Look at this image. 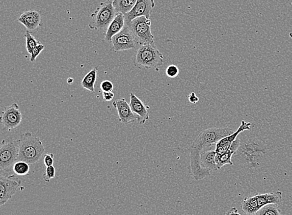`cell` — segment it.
I'll use <instances>...</instances> for the list:
<instances>
[{"instance_id": "34", "label": "cell", "mask_w": 292, "mask_h": 215, "mask_svg": "<svg viewBox=\"0 0 292 215\" xmlns=\"http://www.w3.org/2000/svg\"><path fill=\"white\" fill-rule=\"evenodd\" d=\"M73 82H74V79L72 78H69L67 79V83H68V84L71 85L73 84Z\"/></svg>"}, {"instance_id": "27", "label": "cell", "mask_w": 292, "mask_h": 215, "mask_svg": "<svg viewBox=\"0 0 292 215\" xmlns=\"http://www.w3.org/2000/svg\"><path fill=\"white\" fill-rule=\"evenodd\" d=\"M179 70L175 65H170L166 69V75L169 78H175L178 75Z\"/></svg>"}, {"instance_id": "8", "label": "cell", "mask_w": 292, "mask_h": 215, "mask_svg": "<svg viewBox=\"0 0 292 215\" xmlns=\"http://www.w3.org/2000/svg\"><path fill=\"white\" fill-rule=\"evenodd\" d=\"M111 43V51L117 53L136 49L137 42L130 28L125 25L120 32L112 38Z\"/></svg>"}, {"instance_id": "6", "label": "cell", "mask_w": 292, "mask_h": 215, "mask_svg": "<svg viewBox=\"0 0 292 215\" xmlns=\"http://www.w3.org/2000/svg\"><path fill=\"white\" fill-rule=\"evenodd\" d=\"M130 28L137 43L154 44V37L151 33V20L145 16L138 17L127 25Z\"/></svg>"}, {"instance_id": "33", "label": "cell", "mask_w": 292, "mask_h": 215, "mask_svg": "<svg viewBox=\"0 0 292 215\" xmlns=\"http://www.w3.org/2000/svg\"><path fill=\"white\" fill-rule=\"evenodd\" d=\"M225 215H241L238 213V211L236 207H233L227 212Z\"/></svg>"}, {"instance_id": "11", "label": "cell", "mask_w": 292, "mask_h": 215, "mask_svg": "<svg viewBox=\"0 0 292 215\" xmlns=\"http://www.w3.org/2000/svg\"><path fill=\"white\" fill-rule=\"evenodd\" d=\"M154 7V0H137L132 10L124 15L125 25L130 24L133 19L138 17L145 16L150 19Z\"/></svg>"}, {"instance_id": "3", "label": "cell", "mask_w": 292, "mask_h": 215, "mask_svg": "<svg viewBox=\"0 0 292 215\" xmlns=\"http://www.w3.org/2000/svg\"><path fill=\"white\" fill-rule=\"evenodd\" d=\"M18 161H24L29 164L37 163L43 156L45 148L43 143L32 132L22 134L18 140Z\"/></svg>"}, {"instance_id": "18", "label": "cell", "mask_w": 292, "mask_h": 215, "mask_svg": "<svg viewBox=\"0 0 292 215\" xmlns=\"http://www.w3.org/2000/svg\"><path fill=\"white\" fill-rule=\"evenodd\" d=\"M216 156L215 150L207 149L202 152L200 158L202 168L210 172L218 170L216 164Z\"/></svg>"}, {"instance_id": "1", "label": "cell", "mask_w": 292, "mask_h": 215, "mask_svg": "<svg viewBox=\"0 0 292 215\" xmlns=\"http://www.w3.org/2000/svg\"><path fill=\"white\" fill-rule=\"evenodd\" d=\"M234 129L229 128H210L204 130L194 140L190 148V172L194 179L199 181L210 176V171L202 168L201 154L205 150L217 144L221 139L234 132Z\"/></svg>"}, {"instance_id": "17", "label": "cell", "mask_w": 292, "mask_h": 215, "mask_svg": "<svg viewBox=\"0 0 292 215\" xmlns=\"http://www.w3.org/2000/svg\"><path fill=\"white\" fill-rule=\"evenodd\" d=\"M255 196L256 197L260 208L269 204L279 205L282 200V193L279 191L273 193L257 194Z\"/></svg>"}, {"instance_id": "32", "label": "cell", "mask_w": 292, "mask_h": 215, "mask_svg": "<svg viewBox=\"0 0 292 215\" xmlns=\"http://www.w3.org/2000/svg\"><path fill=\"white\" fill-rule=\"evenodd\" d=\"M188 99H189L190 102L193 104L197 103L199 101V98L196 96L195 93L193 92L190 93Z\"/></svg>"}, {"instance_id": "31", "label": "cell", "mask_w": 292, "mask_h": 215, "mask_svg": "<svg viewBox=\"0 0 292 215\" xmlns=\"http://www.w3.org/2000/svg\"><path fill=\"white\" fill-rule=\"evenodd\" d=\"M103 100L105 101H110L113 100L115 95L112 92H103L102 93Z\"/></svg>"}, {"instance_id": "24", "label": "cell", "mask_w": 292, "mask_h": 215, "mask_svg": "<svg viewBox=\"0 0 292 215\" xmlns=\"http://www.w3.org/2000/svg\"><path fill=\"white\" fill-rule=\"evenodd\" d=\"M255 215H281L277 205L269 204L260 208Z\"/></svg>"}, {"instance_id": "4", "label": "cell", "mask_w": 292, "mask_h": 215, "mask_svg": "<svg viewBox=\"0 0 292 215\" xmlns=\"http://www.w3.org/2000/svg\"><path fill=\"white\" fill-rule=\"evenodd\" d=\"M134 65L139 69H154L158 71L164 65V57L155 44L140 45L134 59Z\"/></svg>"}, {"instance_id": "21", "label": "cell", "mask_w": 292, "mask_h": 215, "mask_svg": "<svg viewBox=\"0 0 292 215\" xmlns=\"http://www.w3.org/2000/svg\"><path fill=\"white\" fill-rule=\"evenodd\" d=\"M98 67H94L84 77L81 86L84 89L95 93V84L97 80Z\"/></svg>"}, {"instance_id": "29", "label": "cell", "mask_w": 292, "mask_h": 215, "mask_svg": "<svg viewBox=\"0 0 292 215\" xmlns=\"http://www.w3.org/2000/svg\"><path fill=\"white\" fill-rule=\"evenodd\" d=\"M100 89L103 92H111L114 90V84L110 80H103L101 82Z\"/></svg>"}, {"instance_id": "5", "label": "cell", "mask_w": 292, "mask_h": 215, "mask_svg": "<svg viewBox=\"0 0 292 215\" xmlns=\"http://www.w3.org/2000/svg\"><path fill=\"white\" fill-rule=\"evenodd\" d=\"M117 14L113 6V0H106L101 3L91 15V20L89 24L90 29L107 30Z\"/></svg>"}, {"instance_id": "12", "label": "cell", "mask_w": 292, "mask_h": 215, "mask_svg": "<svg viewBox=\"0 0 292 215\" xmlns=\"http://www.w3.org/2000/svg\"><path fill=\"white\" fill-rule=\"evenodd\" d=\"M252 124L246 122L245 121H241V124L237 131L233 132L232 134L227 136V137L221 139L219 142L216 144V154H221L229 151L230 147L234 141L236 140L238 136L244 131H249L251 129Z\"/></svg>"}, {"instance_id": "22", "label": "cell", "mask_w": 292, "mask_h": 215, "mask_svg": "<svg viewBox=\"0 0 292 215\" xmlns=\"http://www.w3.org/2000/svg\"><path fill=\"white\" fill-rule=\"evenodd\" d=\"M235 153L234 152L229 149L226 152L221 154H216V164L217 166L218 169H221L226 164L233 165L232 158L234 156Z\"/></svg>"}, {"instance_id": "28", "label": "cell", "mask_w": 292, "mask_h": 215, "mask_svg": "<svg viewBox=\"0 0 292 215\" xmlns=\"http://www.w3.org/2000/svg\"><path fill=\"white\" fill-rule=\"evenodd\" d=\"M44 48L45 46L42 44H39L37 47L35 48V49H34L32 50V52L30 53V62H35L36 58H37L38 56L40 55L42 51H43Z\"/></svg>"}, {"instance_id": "30", "label": "cell", "mask_w": 292, "mask_h": 215, "mask_svg": "<svg viewBox=\"0 0 292 215\" xmlns=\"http://www.w3.org/2000/svg\"><path fill=\"white\" fill-rule=\"evenodd\" d=\"M54 154L52 153L46 154L44 155V164L46 168L53 166V164H54Z\"/></svg>"}, {"instance_id": "20", "label": "cell", "mask_w": 292, "mask_h": 215, "mask_svg": "<svg viewBox=\"0 0 292 215\" xmlns=\"http://www.w3.org/2000/svg\"><path fill=\"white\" fill-rule=\"evenodd\" d=\"M137 0H113V6L117 13L125 15L132 10Z\"/></svg>"}, {"instance_id": "25", "label": "cell", "mask_w": 292, "mask_h": 215, "mask_svg": "<svg viewBox=\"0 0 292 215\" xmlns=\"http://www.w3.org/2000/svg\"><path fill=\"white\" fill-rule=\"evenodd\" d=\"M24 38L26 42V50L28 53H31L32 50L41 44V42L36 40L35 37L30 33V31H26L25 33Z\"/></svg>"}, {"instance_id": "13", "label": "cell", "mask_w": 292, "mask_h": 215, "mask_svg": "<svg viewBox=\"0 0 292 215\" xmlns=\"http://www.w3.org/2000/svg\"><path fill=\"white\" fill-rule=\"evenodd\" d=\"M112 104L117 110L120 122L128 124L137 121L136 116L134 114L130 104L127 103L125 98L118 99Z\"/></svg>"}, {"instance_id": "26", "label": "cell", "mask_w": 292, "mask_h": 215, "mask_svg": "<svg viewBox=\"0 0 292 215\" xmlns=\"http://www.w3.org/2000/svg\"><path fill=\"white\" fill-rule=\"evenodd\" d=\"M56 175V169L54 166L47 167L43 174V179L46 182H49L50 180L54 179Z\"/></svg>"}, {"instance_id": "35", "label": "cell", "mask_w": 292, "mask_h": 215, "mask_svg": "<svg viewBox=\"0 0 292 215\" xmlns=\"http://www.w3.org/2000/svg\"><path fill=\"white\" fill-rule=\"evenodd\" d=\"M289 36H290V38L292 39V33L289 34Z\"/></svg>"}, {"instance_id": "16", "label": "cell", "mask_w": 292, "mask_h": 215, "mask_svg": "<svg viewBox=\"0 0 292 215\" xmlns=\"http://www.w3.org/2000/svg\"><path fill=\"white\" fill-rule=\"evenodd\" d=\"M125 26V16L122 13H117L113 21L111 22L105 34V40L112 42V39L115 35L121 31Z\"/></svg>"}, {"instance_id": "9", "label": "cell", "mask_w": 292, "mask_h": 215, "mask_svg": "<svg viewBox=\"0 0 292 215\" xmlns=\"http://www.w3.org/2000/svg\"><path fill=\"white\" fill-rule=\"evenodd\" d=\"M21 181L15 175L0 177V205L4 206L16 193Z\"/></svg>"}, {"instance_id": "2", "label": "cell", "mask_w": 292, "mask_h": 215, "mask_svg": "<svg viewBox=\"0 0 292 215\" xmlns=\"http://www.w3.org/2000/svg\"><path fill=\"white\" fill-rule=\"evenodd\" d=\"M241 144L234 157L251 169H256L270 157L271 149L263 139L254 135L240 137Z\"/></svg>"}, {"instance_id": "7", "label": "cell", "mask_w": 292, "mask_h": 215, "mask_svg": "<svg viewBox=\"0 0 292 215\" xmlns=\"http://www.w3.org/2000/svg\"><path fill=\"white\" fill-rule=\"evenodd\" d=\"M19 155L18 140L6 142L2 141L0 147V169L7 171L18 161Z\"/></svg>"}, {"instance_id": "14", "label": "cell", "mask_w": 292, "mask_h": 215, "mask_svg": "<svg viewBox=\"0 0 292 215\" xmlns=\"http://www.w3.org/2000/svg\"><path fill=\"white\" fill-rule=\"evenodd\" d=\"M130 97V106L134 114L136 116L137 121L140 124H144L150 118L148 112L149 107L146 106L144 102L134 93H131Z\"/></svg>"}, {"instance_id": "10", "label": "cell", "mask_w": 292, "mask_h": 215, "mask_svg": "<svg viewBox=\"0 0 292 215\" xmlns=\"http://www.w3.org/2000/svg\"><path fill=\"white\" fill-rule=\"evenodd\" d=\"M22 115L18 104L13 103L5 108L1 113L0 121L8 131L15 129L20 125Z\"/></svg>"}, {"instance_id": "23", "label": "cell", "mask_w": 292, "mask_h": 215, "mask_svg": "<svg viewBox=\"0 0 292 215\" xmlns=\"http://www.w3.org/2000/svg\"><path fill=\"white\" fill-rule=\"evenodd\" d=\"M30 164L24 161H17L14 164L13 171L15 174L19 176H24L29 174L30 171Z\"/></svg>"}, {"instance_id": "19", "label": "cell", "mask_w": 292, "mask_h": 215, "mask_svg": "<svg viewBox=\"0 0 292 215\" xmlns=\"http://www.w3.org/2000/svg\"><path fill=\"white\" fill-rule=\"evenodd\" d=\"M241 208H242L244 213L246 214L252 215L256 214L260 209L256 197L244 198L242 204H241Z\"/></svg>"}, {"instance_id": "15", "label": "cell", "mask_w": 292, "mask_h": 215, "mask_svg": "<svg viewBox=\"0 0 292 215\" xmlns=\"http://www.w3.org/2000/svg\"><path fill=\"white\" fill-rule=\"evenodd\" d=\"M18 21L24 25L28 31H35L42 26L41 14L37 11H24L18 17Z\"/></svg>"}]
</instances>
